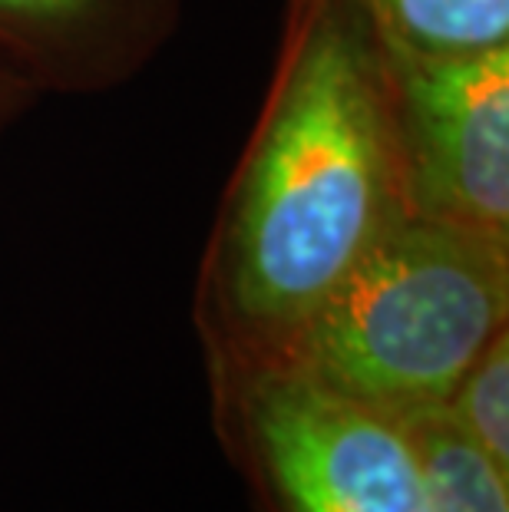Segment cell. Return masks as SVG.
I'll return each instance as SVG.
<instances>
[{"label": "cell", "instance_id": "1", "mask_svg": "<svg viewBox=\"0 0 509 512\" xmlns=\"http://www.w3.org/2000/svg\"><path fill=\"white\" fill-rule=\"evenodd\" d=\"M384 57L354 0H288L275 80L202 268L215 377L288 364L404 219Z\"/></svg>", "mask_w": 509, "mask_h": 512}, {"label": "cell", "instance_id": "2", "mask_svg": "<svg viewBox=\"0 0 509 512\" xmlns=\"http://www.w3.org/2000/svg\"><path fill=\"white\" fill-rule=\"evenodd\" d=\"M509 328V242L404 215L331 294L288 364L394 420L443 410Z\"/></svg>", "mask_w": 509, "mask_h": 512}, {"label": "cell", "instance_id": "3", "mask_svg": "<svg viewBox=\"0 0 509 512\" xmlns=\"http://www.w3.org/2000/svg\"><path fill=\"white\" fill-rule=\"evenodd\" d=\"M238 443L281 512H427L407 423L295 367L219 377Z\"/></svg>", "mask_w": 509, "mask_h": 512}, {"label": "cell", "instance_id": "4", "mask_svg": "<svg viewBox=\"0 0 509 512\" xmlns=\"http://www.w3.org/2000/svg\"><path fill=\"white\" fill-rule=\"evenodd\" d=\"M381 57L407 212L509 242V47Z\"/></svg>", "mask_w": 509, "mask_h": 512}, {"label": "cell", "instance_id": "5", "mask_svg": "<svg viewBox=\"0 0 509 512\" xmlns=\"http://www.w3.org/2000/svg\"><path fill=\"white\" fill-rule=\"evenodd\" d=\"M179 0H0V63L34 90L129 80L176 24Z\"/></svg>", "mask_w": 509, "mask_h": 512}, {"label": "cell", "instance_id": "6", "mask_svg": "<svg viewBox=\"0 0 509 512\" xmlns=\"http://www.w3.org/2000/svg\"><path fill=\"white\" fill-rule=\"evenodd\" d=\"M381 47L460 57L509 47V0H354Z\"/></svg>", "mask_w": 509, "mask_h": 512}, {"label": "cell", "instance_id": "7", "mask_svg": "<svg viewBox=\"0 0 509 512\" xmlns=\"http://www.w3.org/2000/svg\"><path fill=\"white\" fill-rule=\"evenodd\" d=\"M417 443L427 512H509V473L450 420L447 407L400 420Z\"/></svg>", "mask_w": 509, "mask_h": 512}, {"label": "cell", "instance_id": "8", "mask_svg": "<svg viewBox=\"0 0 509 512\" xmlns=\"http://www.w3.org/2000/svg\"><path fill=\"white\" fill-rule=\"evenodd\" d=\"M450 420L509 473V328L476 357L447 403Z\"/></svg>", "mask_w": 509, "mask_h": 512}, {"label": "cell", "instance_id": "9", "mask_svg": "<svg viewBox=\"0 0 509 512\" xmlns=\"http://www.w3.org/2000/svg\"><path fill=\"white\" fill-rule=\"evenodd\" d=\"M34 93H37L34 86H27L17 73H10L4 63H0V123H7Z\"/></svg>", "mask_w": 509, "mask_h": 512}]
</instances>
